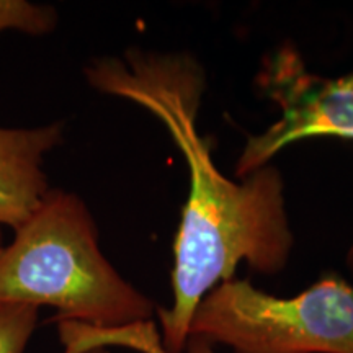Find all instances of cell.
I'll return each mask as SVG.
<instances>
[{
	"mask_svg": "<svg viewBox=\"0 0 353 353\" xmlns=\"http://www.w3.org/2000/svg\"><path fill=\"white\" fill-rule=\"evenodd\" d=\"M88 85L130 100L154 114L169 131L187 162L190 190L174 244L172 304L157 307L165 353H179L201 299L237 265L275 275L288 263L293 234L285 210L283 179L265 165L241 183L224 176L211 154V141L196 118L206 79L195 57L138 48L123 57L105 56L83 69Z\"/></svg>",
	"mask_w": 353,
	"mask_h": 353,
	"instance_id": "1",
	"label": "cell"
},
{
	"mask_svg": "<svg viewBox=\"0 0 353 353\" xmlns=\"http://www.w3.org/2000/svg\"><path fill=\"white\" fill-rule=\"evenodd\" d=\"M51 306L52 321L99 329L151 322L157 307L108 262L99 229L76 193L50 188L0 250V304Z\"/></svg>",
	"mask_w": 353,
	"mask_h": 353,
	"instance_id": "2",
	"label": "cell"
},
{
	"mask_svg": "<svg viewBox=\"0 0 353 353\" xmlns=\"http://www.w3.org/2000/svg\"><path fill=\"white\" fill-rule=\"evenodd\" d=\"M188 337L234 353H353V285L329 273L278 298L232 278L201 299Z\"/></svg>",
	"mask_w": 353,
	"mask_h": 353,
	"instance_id": "3",
	"label": "cell"
},
{
	"mask_svg": "<svg viewBox=\"0 0 353 353\" xmlns=\"http://www.w3.org/2000/svg\"><path fill=\"white\" fill-rule=\"evenodd\" d=\"M259 85L281 110L262 134L250 136L237 159L236 175L245 179L283 151L311 138L353 141V72L339 79L314 76L301 56L285 46L263 61Z\"/></svg>",
	"mask_w": 353,
	"mask_h": 353,
	"instance_id": "4",
	"label": "cell"
},
{
	"mask_svg": "<svg viewBox=\"0 0 353 353\" xmlns=\"http://www.w3.org/2000/svg\"><path fill=\"white\" fill-rule=\"evenodd\" d=\"M64 123L0 126V226L17 231L50 190L44 159L63 143Z\"/></svg>",
	"mask_w": 353,
	"mask_h": 353,
	"instance_id": "5",
	"label": "cell"
},
{
	"mask_svg": "<svg viewBox=\"0 0 353 353\" xmlns=\"http://www.w3.org/2000/svg\"><path fill=\"white\" fill-rule=\"evenodd\" d=\"M57 17L52 6H39L28 0H0V34L15 30L30 37H44L56 30Z\"/></svg>",
	"mask_w": 353,
	"mask_h": 353,
	"instance_id": "6",
	"label": "cell"
},
{
	"mask_svg": "<svg viewBox=\"0 0 353 353\" xmlns=\"http://www.w3.org/2000/svg\"><path fill=\"white\" fill-rule=\"evenodd\" d=\"M39 307L30 304H0V353H25L38 325Z\"/></svg>",
	"mask_w": 353,
	"mask_h": 353,
	"instance_id": "7",
	"label": "cell"
},
{
	"mask_svg": "<svg viewBox=\"0 0 353 353\" xmlns=\"http://www.w3.org/2000/svg\"><path fill=\"white\" fill-rule=\"evenodd\" d=\"M179 353H216V350L214 347L206 341H201V339L196 337H188L185 347Z\"/></svg>",
	"mask_w": 353,
	"mask_h": 353,
	"instance_id": "8",
	"label": "cell"
},
{
	"mask_svg": "<svg viewBox=\"0 0 353 353\" xmlns=\"http://www.w3.org/2000/svg\"><path fill=\"white\" fill-rule=\"evenodd\" d=\"M83 353H105L101 348H97V350H88V352H83Z\"/></svg>",
	"mask_w": 353,
	"mask_h": 353,
	"instance_id": "9",
	"label": "cell"
},
{
	"mask_svg": "<svg viewBox=\"0 0 353 353\" xmlns=\"http://www.w3.org/2000/svg\"><path fill=\"white\" fill-rule=\"evenodd\" d=\"M2 241H3V234H2V229H0V250H2V247H3Z\"/></svg>",
	"mask_w": 353,
	"mask_h": 353,
	"instance_id": "10",
	"label": "cell"
}]
</instances>
